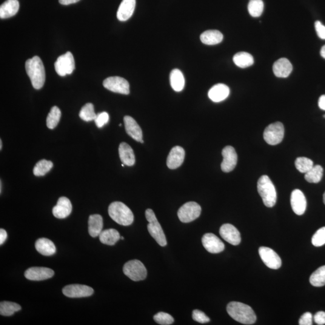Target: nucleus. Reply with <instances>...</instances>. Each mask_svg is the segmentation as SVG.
Wrapping results in <instances>:
<instances>
[{
	"mask_svg": "<svg viewBox=\"0 0 325 325\" xmlns=\"http://www.w3.org/2000/svg\"><path fill=\"white\" fill-rule=\"evenodd\" d=\"M227 310L234 320L244 325L255 323L256 317L252 308L239 302H232L228 304Z\"/></svg>",
	"mask_w": 325,
	"mask_h": 325,
	"instance_id": "obj_1",
	"label": "nucleus"
},
{
	"mask_svg": "<svg viewBox=\"0 0 325 325\" xmlns=\"http://www.w3.org/2000/svg\"><path fill=\"white\" fill-rule=\"evenodd\" d=\"M25 70L35 89L44 86L45 81V71L44 64L38 56L28 59L25 62Z\"/></svg>",
	"mask_w": 325,
	"mask_h": 325,
	"instance_id": "obj_2",
	"label": "nucleus"
},
{
	"mask_svg": "<svg viewBox=\"0 0 325 325\" xmlns=\"http://www.w3.org/2000/svg\"><path fill=\"white\" fill-rule=\"evenodd\" d=\"M108 215L113 220L123 226H129L134 221V215L129 208L121 202H113L109 205Z\"/></svg>",
	"mask_w": 325,
	"mask_h": 325,
	"instance_id": "obj_3",
	"label": "nucleus"
},
{
	"mask_svg": "<svg viewBox=\"0 0 325 325\" xmlns=\"http://www.w3.org/2000/svg\"><path fill=\"white\" fill-rule=\"evenodd\" d=\"M257 189L264 204L267 207L274 206L277 199V195L274 185L269 176L263 175L259 178Z\"/></svg>",
	"mask_w": 325,
	"mask_h": 325,
	"instance_id": "obj_4",
	"label": "nucleus"
},
{
	"mask_svg": "<svg viewBox=\"0 0 325 325\" xmlns=\"http://www.w3.org/2000/svg\"><path fill=\"white\" fill-rule=\"evenodd\" d=\"M145 216L149 224L147 226L148 232L160 246H165L167 244L166 236L161 225L157 219L155 212L153 210L147 209L145 212Z\"/></svg>",
	"mask_w": 325,
	"mask_h": 325,
	"instance_id": "obj_5",
	"label": "nucleus"
},
{
	"mask_svg": "<svg viewBox=\"0 0 325 325\" xmlns=\"http://www.w3.org/2000/svg\"><path fill=\"white\" fill-rule=\"evenodd\" d=\"M123 272L125 275L134 281L144 280L147 276L146 267L138 259H133L125 263Z\"/></svg>",
	"mask_w": 325,
	"mask_h": 325,
	"instance_id": "obj_6",
	"label": "nucleus"
},
{
	"mask_svg": "<svg viewBox=\"0 0 325 325\" xmlns=\"http://www.w3.org/2000/svg\"><path fill=\"white\" fill-rule=\"evenodd\" d=\"M284 127L280 122L271 124L265 129L263 137L264 141L270 145L280 144L284 139Z\"/></svg>",
	"mask_w": 325,
	"mask_h": 325,
	"instance_id": "obj_7",
	"label": "nucleus"
},
{
	"mask_svg": "<svg viewBox=\"0 0 325 325\" xmlns=\"http://www.w3.org/2000/svg\"><path fill=\"white\" fill-rule=\"evenodd\" d=\"M201 213V207L195 202H188L179 208L178 216L181 222L189 223L198 218Z\"/></svg>",
	"mask_w": 325,
	"mask_h": 325,
	"instance_id": "obj_8",
	"label": "nucleus"
},
{
	"mask_svg": "<svg viewBox=\"0 0 325 325\" xmlns=\"http://www.w3.org/2000/svg\"><path fill=\"white\" fill-rule=\"evenodd\" d=\"M54 67L56 73L60 76L64 77L72 74L75 70V61L73 54L68 51L67 53L59 57L54 64Z\"/></svg>",
	"mask_w": 325,
	"mask_h": 325,
	"instance_id": "obj_9",
	"label": "nucleus"
},
{
	"mask_svg": "<svg viewBox=\"0 0 325 325\" xmlns=\"http://www.w3.org/2000/svg\"><path fill=\"white\" fill-rule=\"evenodd\" d=\"M105 88L113 92L128 95L130 93V84L126 80L120 77H110L103 81Z\"/></svg>",
	"mask_w": 325,
	"mask_h": 325,
	"instance_id": "obj_10",
	"label": "nucleus"
},
{
	"mask_svg": "<svg viewBox=\"0 0 325 325\" xmlns=\"http://www.w3.org/2000/svg\"><path fill=\"white\" fill-rule=\"evenodd\" d=\"M62 292L67 297L70 298H81L89 297L93 294L92 287L81 284H71L65 286Z\"/></svg>",
	"mask_w": 325,
	"mask_h": 325,
	"instance_id": "obj_11",
	"label": "nucleus"
},
{
	"mask_svg": "<svg viewBox=\"0 0 325 325\" xmlns=\"http://www.w3.org/2000/svg\"><path fill=\"white\" fill-rule=\"evenodd\" d=\"M259 254L266 266L272 269H278L282 264L281 259L274 250L269 247H259Z\"/></svg>",
	"mask_w": 325,
	"mask_h": 325,
	"instance_id": "obj_12",
	"label": "nucleus"
},
{
	"mask_svg": "<svg viewBox=\"0 0 325 325\" xmlns=\"http://www.w3.org/2000/svg\"><path fill=\"white\" fill-rule=\"evenodd\" d=\"M223 161L221 163V169L224 172H232L235 169L238 162V155L235 148L233 147L227 146L222 150Z\"/></svg>",
	"mask_w": 325,
	"mask_h": 325,
	"instance_id": "obj_13",
	"label": "nucleus"
},
{
	"mask_svg": "<svg viewBox=\"0 0 325 325\" xmlns=\"http://www.w3.org/2000/svg\"><path fill=\"white\" fill-rule=\"evenodd\" d=\"M202 244L208 252L220 253L225 249V244L220 239L212 233H207L202 237Z\"/></svg>",
	"mask_w": 325,
	"mask_h": 325,
	"instance_id": "obj_14",
	"label": "nucleus"
},
{
	"mask_svg": "<svg viewBox=\"0 0 325 325\" xmlns=\"http://www.w3.org/2000/svg\"><path fill=\"white\" fill-rule=\"evenodd\" d=\"M54 272L50 268L33 267L29 268L25 272V277L31 281H44L52 278Z\"/></svg>",
	"mask_w": 325,
	"mask_h": 325,
	"instance_id": "obj_15",
	"label": "nucleus"
},
{
	"mask_svg": "<svg viewBox=\"0 0 325 325\" xmlns=\"http://www.w3.org/2000/svg\"><path fill=\"white\" fill-rule=\"evenodd\" d=\"M219 234L225 241L234 246H237L241 244V233L232 224H226L222 225L219 230Z\"/></svg>",
	"mask_w": 325,
	"mask_h": 325,
	"instance_id": "obj_16",
	"label": "nucleus"
},
{
	"mask_svg": "<svg viewBox=\"0 0 325 325\" xmlns=\"http://www.w3.org/2000/svg\"><path fill=\"white\" fill-rule=\"evenodd\" d=\"M291 205L293 212L296 215H304L307 209V200L303 192L299 189L293 191L291 195Z\"/></svg>",
	"mask_w": 325,
	"mask_h": 325,
	"instance_id": "obj_17",
	"label": "nucleus"
},
{
	"mask_svg": "<svg viewBox=\"0 0 325 325\" xmlns=\"http://www.w3.org/2000/svg\"><path fill=\"white\" fill-rule=\"evenodd\" d=\"M125 130L128 135L137 142L144 144L143 133L141 127L132 117L125 116L124 118Z\"/></svg>",
	"mask_w": 325,
	"mask_h": 325,
	"instance_id": "obj_18",
	"label": "nucleus"
},
{
	"mask_svg": "<svg viewBox=\"0 0 325 325\" xmlns=\"http://www.w3.org/2000/svg\"><path fill=\"white\" fill-rule=\"evenodd\" d=\"M185 151L181 147L176 146L170 150L167 158V166L170 169H177L183 163Z\"/></svg>",
	"mask_w": 325,
	"mask_h": 325,
	"instance_id": "obj_19",
	"label": "nucleus"
},
{
	"mask_svg": "<svg viewBox=\"0 0 325 325\" xmlns=\"http://www.w3.org/2000/svg\"><path fill=\"white\" fill-rule=\"evenodd\" d=\"M72 210V204L70 199L67 197H61L53 209V214L56 218L65 219L71 215Z\"/></svg>",
	"mask_w": 325,
	"mask_h": 325,
	"instance_id": "obj_20",
	"label": "nucleus"
},
{
	"mask_svg": "<svg viewBox=\"0 0 325 325\" xmlns=\"http://www.w3.org/2000/svg\"><path fill=\"white\" fill-rule=\"evenodd\" d=\"M293 66L290 62L286 58H281L273 64V71L275 75L279 78H286L292 72Z\"/></svg>",
	"mask_w": 325,
	"mask_h": 325,
	"instance_id": "obj_21",
	"label": "nucleus"
},
{
	"mask_svg": "<svg viewBox=\"0 0 325 325\" xmlns=\"http://www.w3.org/2000/svg\"><path fill=\"white\" fill-rule=\"evenodd\" d=\"M136 7V0H122L119 5L117 18L120 21H126L133 15Z\"/></svg>",
	"mask_w": 325,
	"mask_h": 325,
	"instance_id": "obj_22",
	"label": "nucleus"
},
{
	"mask_svg": "<svg viewBox=\"0 0 325 325\" xmlns=\"http://www.w3.org/2000/svg\"><path fill=\"white\" fill-rule=\"evenodd\" d=\"M230 93V88L224 84H217L209 90V98L213 102H219L228 98Z\"/></svg>",
	"mask_w": 325,
	"mask_h": 325,
	"instance_id": "obj_23",
	"label": "nucleus"
},
{
	"mask_svg": "<svg viewBox=\"0 0 325 325\" xmlns=\"http://www.w3.org/2000/svg\"><path fill=\"white\" fill-rule=\"evenodd\" d=\"M119 155L122 163L128 166H132L135 164V153L129 145L122 142L119 147Z\"/></svg>",
	"mask_w": 325,
	"mask_h": 325,
	"instance_id": "obj_24",
	"label": "nucleus"
},
{
	"mask_svg": "<svg viewBox=\"0 0 325 325\" xmlns=\"http://www.w3.org/2000/svg\"><path fill=\"white\" fill-rule=\"evenodd\" d=\"M19 4L18 0H7L0 7V18L6 19L18 13Z\"/></svg>",
	"mask_w": 325,
	"mask_h": 325,
	"instance_id": "obj_25",
	"label": "nucleus"
},
{
	"mask_svg": "<svg viewBox=\"0 0 325 325\" xmlns=\"http://www.w3.org/2000/svg\"><path fill=\"white\" fill-rule=\"evenodd\" d=\"M35 247L37 251L45 256H51L56 252V247L53 242L46 238L38 239L36 242Z\"/></svg>",
	"mask_w": 325,
	"mask_h": 325,
	"instance_id": "obj_26",
	"label": "nucleus"
},
{
	"mask_svg": "<svg viewBox=\"0 0 325 325\" xmlns=\"http://www.w3.org/2000/svg\"><path fill=\"white\" fill-rule=\"evenodd\" d=\"M89 233L92 238H96L100 235L103 228V219L99 215H93L89 216Z\"/></svg>",
	"mask_w": 325,
	"mask_h": 325,
	"instance_id": "obj_27",
	"label": "nucleus"
},
{
	"mask_svg": "<svg viewBox=\"0 0 325 325\" xmlns=\"http://www.w3.org/2000/svg\"><path fill=\"white\" fill-rule=\"evenodd\" d=\"M224 36L221 31L218 30H207L202 33L201 41L203 44L208 45H214L220 44L223 40Z\"/></svg>",
	"mask_w": 325,
	"mask_h": 325,
	"instance_id": "obj_28",
	"label": "nucleus"
},
{
	"mask_svg": "<svg viewBox=\"0 0 325 325\" xmlns=\"http://www.w3.org/2000/svg\"><path fill=\"white\" fill-rule=\"evenodd\" d=\"M171 87L176 92H181L185 85V79L183 74L178 69L173 70L170 74Z\"/></svg>",
	"mask_w": 325,
	"mask_h": 325,
	"instance_id": "obj_29",
	"label": "nucleus"
},
{
	"mask_svg": "<svg viewBox=\"0 0 325 325\" xmlns=\"http://www.w3.org/2000/svg\"><path fill=\"white\" fill-rule=\"evenodd\" d=\"M102 244L113 246L121 239L119 233L116 230L111 229L102 231L99 236Z\"/></svg>",
	"mask_w": 325,
	"mask_h": 325,
	"instance_id": "obj_30",
	"label": "nucleus"
},
{
	"mask_svg": "<svg viewBox=\"0 0 325 325\" xmlns=\"http://www.w3.org/2000/svg\"><path fill=\"white\" fill-rule=\"evenodd\" d=\"M233 61L238 67L246 68L252 66L254 63V59L249 53L239 52L234 56Z\"/></svg>",
	"mask_w": 325,
	"mask_h": 325,
	"instance_id": "obj_31",
	"label": "nucleus"
},
{
	"mask_svg": "<svg viewBox=\"0 0 325 325\" xmlns=\"http://www.w3.org/2000/svg\"><path fill=\"white\" fill-rule=\"evenodd\" d=\"M324 175V169L321 165H316L305 175V178L310 183H318Z\"/></svg>",
	"mask_w": 325,
	"mask_h": 325,
	"instance_id": "obj_32",
	"label": "nucleus"
},
{
	"mask_svg": "<svg viewBox=\"0 0 325 325\" xmlns=\"http://www.w3.org/2000/svg\"><path fill=\"white\" fill-rule=\"evenodd\" d=\"M310 282L315 287H322L325 285V266L319 267L312 273Z\"/></svg>",
	"mask_w": 325,
	"mask_h": 325,
	"instance_id": "obj_33",
	"label": "nucleus"
},
{
	"mask_svg": "<svg viewBox=\"0 0 325 325\" xmlns=\"http://www.w3.org/2000/svg\"><path fill=\"white\" fill-rule=\"evenodd\" d=\"M21 310V307L14 302L4 301L0 304V314L3 316H11Z\"/></svg>",
	"mask_w": 325,
	"mask_h": 325,
	"instance_id": "obj_34",
	"label": "nucleus"
},
{
	"mask_svg": "<svg viewBox=\"0 0 325 325\" xmlns=\"http://www.w3.org/2000/svg\"><path fill=\"white\" fill-rule=\"evenodd\" d=\"M61 118V111L59 107L54 106L51 108L50 112L48 114L47 118V125L50 129H54L58 126Z\"/></svg>",
	"mask_w": 325,
	"mask_h": 325,
	"instance_id": "obj_35",
	"label": "nucleus"
},
{
	"mask_svg": "<svg viewBox=\"0 0 325 325\" xmlns=\"http://www.w3.org/2000/svg\"><path fill=\"white\" fill-rule=\"evenodd\" d=\"M53 167V163L52 162L48 161L45 159L42 160V161L37 162L35 167H34V175L36 176H44L52 169Z\"/></svg>",
	"mask_w": 325,
	"mask_h": 325,
	"instance_id": "obj_36",
	"label": "nucleus"
},
{
	"mask_svg": "<svg viewBox=\"0 0 325 325\" xmlns=\"http://www.w3.org/2000/svg\"><path fill=\"white\" fill-rule=\"evenodd\" d=\"M96 116L92 103L85 104L79 113L80 118L85 122L95 121Z\"/></svg>",
	"mask_w": 325,
	"mask_h": 325,
	"instance_id": "obj_37",
	"label": "nucleus"
},
{
	"mask_svg": "<svg viewBox=\"0 0 325 325\" xmlns=\"http://www.w3.org/2000/svg\"><path fill=\"white\" fill-rule=\"evenodd\" d=\"M247 8L252 17L260 16L263 12L264 2L262 0H250Z\"/></svg>",
	"mask_w": 325,
	"mask_h": 325,
	"instance_id": "obj_38",
	"label": "nucleus"
},
{
	"mask_svg": "<svg viewBox=\"0 0 325 325\" xmlns=\"http://www.w3.org/2000/svg\"><path fill=\"white\" fill-rule=\"evenodd\" d=\"M295 166L301 173H306L314 166V162L309 158H298L296 160Z\"/></svg>",
	"mask_w": 325,
	"mask_h": 325,
	"instance_id": "obj_39",
	"label": "nucleus"
},
{
	"mask_svg": "<svg viewBox=\"0 0 325 325\" xmlns=\"http://www.w3.org/2000/svg\"><path fill=\"white\" fill-rule=\"evenodd\" d=\"M154 320L157 323L162 325H172L174 322V319L172 316L164 312L157 313L156 315L154 316Z\"/></svg>",
	"mask_w": 325,
	"mask_h": 325,
	"instance_id": "obj_40",
	"label": "nucleus"
},
{
	"mask_svg": "<svg viewBox=\"0 0 325 325\" xmlns=\"http://www.w3.org/2000/svg\"><path fill=\"white\" fill-rule=\"evenodd\" d=\"M312 244L314 246L319 247L325 244V227L318 230L313 235Z\"/></svg>",
	"mask_w": 325,
	"mask_h": 325,
	"instance_id": "obj_41",
	"label": "nucleus"
},
{
	"mask_svg": "<svg viewBox=\"0 0 325 325\" xmlns=\"http://www.w3.org/2000/svg\"><path fill=\"white\" fill-rule=\"evenodd\" d=\"M192 318L194 321L198 323L205 324L210 321V319L204 312L199 310L193 311Z\"/></svg>",
	"mask_w": 325,
	"mask_h": 325,
	"instance_id": "obj_42",
	"label": "nucleus"
},
{
	"mask_svg": "<svg viewBox=\"0 0 325 325\" xmlns=\"http://www.w3.org/2000/svg\"><path fill=\"white\" fill-rule=\"evenodd\" d=\"M109 121V115L107 112H104L98 114L95 119L97 127L102 128Z\"/></svg>",
	"mask_w": 325,
	"mask_h": 325,
	"instance_id": "obj_43",
	"label": "nucleus"
},
{
	"mask_svg": "<svg viewBox=\"0 0 325 325\" xmlns=\"http://www.w3.org/2000/svg\"><path fill=\"white\" fill-rule=\"evenodd\" d=\"M299 324L300 325H313V315L312 313L309 312L304 313L299 319Z\"/></svg>",
	"mask_w": 325,
	"mask_h": 325,
	"instance_id": "obj_44",
	"label": "nucleus"
},
{
	"mask_svg": "<svg viewBox=\"0 0 325 325\" xmlns=\"http://www.w3.org/2000/svg\"><path fill=\"white\" fill-rule=\"evenodd\" d=\"M315 28L318 35L322 39L325 40V26L320 21L315 22Z\"/></svg>",
	"mask_w": 325,
	"mask_h": 325,
	"instance_id": "obj_45",
	"label": "nucleus"
},
{
	"mask_svg": "<svg viewBox=\"0 0 325 325\" xmlns=\"http://www.w3.org/2000/svg\"><path fill=\"white\" fill-rule=\"evenodd\" d=\"M314 321L319 325L325 324V312H319L314 316Z\"/></svg>",
	"mask_w": 325,
	"mask_h": 325,
	"instance_id": "obj_46",
	"label": "nucleus"
},
{
	"mask_svg": "<svg viewBox=\"0 0 325 325\" xmlns=\"http://www.w3.org/2000/svg\"><path fill=\"white\" fill-rule=\"evenodd\" d=\"M7 239V234L5 230L2 229L0 230V244L2 245L4 243Z\"/></svg>",
	"mask_w": 325,
	"mask_h": 325,
	"instance_id": "obj_47",
	"label": "nucleus"
},
{
	"mask_svg": "<svg viewBox=\"0 0 325 325\" xmlns=\"http://www.w3.org/2000/svg\"><path fill=\"white\" fill-rule=\"evenodd\" d=\"M318 104L321 109L325 110V95H322L319 98Z\"/></svg>",
	"mask_w": 325,
	"mask_h": 325,
	"instance_id": "obj_48",
	"label": "nucleus"
},
{
	"mask_svg": "<svg viewBox=\"0 0 325 325\" xmlns=\"http://www.w3.org/2000/svg\"><path fill=\"white\" fill-rule=\"evenodd\" d=\"M79 1L80 0H59V2L62 5H70L76 3Z\"/></svg>",
	"mask_w": 325,
	"mask_h": 325,
	"instance_id": "obj_49",
	"label": "nucleus"
},
{
	"mask_svg": "<svg viewBox=\"0 0 325 325\" xmlns=\"http://www.w3.org/2000/svg\"><path fill=\"white\" fill-rule=\"evenodd\" d=\"M321 55L322 58L325 59V45H324V46L322 48L321 50Z\"/></svg>",
	"mask_w": 325,
	"mask_h": 325,
	"instance_id": "obj_50",
	"label": "nucleus"
},
{
	"mask_svg": "<svg viewBox=\"0 0 325 325\" xmlns=\"http://www.w3.org/2000/svg\"><path fill=\"white\" fill-rule=\"evenodd\" d=\"M2 192V182H0V193H1Z\"/></svg>",
	"mask_w": 325,
	"mask_h": 325,
	"instance_id": "obj_51",
	"label": "nucleus"
},
{
	"mask_svg": "<svg viewBox=\"0 0 325 325\" xmlns=\"http://www.w3.org/2000/svg\"><path fill=\"white\" fill-rule=\"evenodd\" d=\"M2 141H1V140H0V150H2Z\"/></svg>",
	"mask_w": 325,
	"mask_h": 325,
	"instance_id": "obj_52",
	"label": "nucleus"
},
{
	"mask_svg": "<svg viewBox=\"0 0 325 325\" xmlns=\"http://www.w3.org/2000/svg\"><path fill=\"white\" fill-rule=\"evenodd\" d=\"M323 199H324V204H325V192L324 194Z\"/></svg>",
	"mask_w": 325,
	"mask_h": 325,
	"instance_id": "obj_53",
	"label": "nucleus"
},
{
	"mask_svg": "<svg viewBox=\"0 0 325 325\" xmlns=\"http://www.w3.org/2000/svg\"><path fill=\"white\" fill-rule=\"evenodd\" d=\"M121 239H122V240H124V238L123 237H121Z\"/></svg>",
	"mask_w": 325,
	"mask_h": 325,
	"instance_id": "obj_54",
	"label": "nucleus"
},
{
	"mask_svg": "<svg viewBox=\"0 0 325 325\" xmlns=\"http://www.w3.org/2000/svg\"><path fill=\"white\" fill-rule=\"evenodd\" d=\"M324 118H325V115L324 116Z\"/></svg>",
	"mask_w": 325,
	"mask_h": 325,
	"instance_id": "obj_55",
	"label": "nucleus"
}]
</instances>
